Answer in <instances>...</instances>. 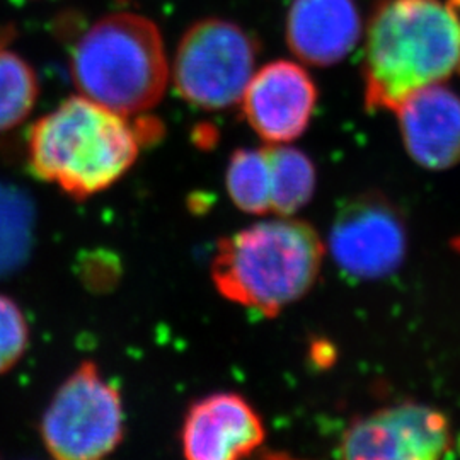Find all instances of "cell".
<instances>
[{
  "mask_svg": "<svg viewBox=\"0 0 460 460\" xmlns=\"http://www.w3.org/2000/svg\"><path fill=\"white\" fill-rule=\"evenodd\" d=\"M444 414L420 404H399L372 412L348 428L340 456L357 460H433L450 448Z\"/></svg>",
  "mask_w": 460,
  "mask_h": 460,
  "instance_id": "obj_8",
  "label": "cell"
},
{
  "mask_svg": "<svg viewBox=\"0 0 460 460\" xmlns=\"http://www.w3.org/2000/svg\"><path fill=\"white\" fill-rule=\"evenodd\" d=\"M123 421L119 391L96 363L84 362L53 395L41 420V438L55 459H102L121 444Z\"/></svg>",
  "mask_w": 460,
  "mask_h": 460,
  "instance_id": "obj_5",
  "label": "cell"
},
{
  "mask_svg": "<svg viewBox=\"0 0 460 460\" xmlns=\"http://www.w3.org/2000/svg\"><path fill=\"white\" fill-rule=\"evenodd\" d=\"M38 98L33 68L19 55L0 47V133L17 127Z\"/></svg>",
  "mask_w": 460,
  "mask_h": 460,
  "instance_id": "obj_16",
  "label": "cell"
},
{
  "mask_svg": "<svg viewBox=\"0 0 460 460\" xmlns=\"http://www.w3.org/2000/svg\"><path fill=\"white\" fill-rule=\"evenodd\" d=\"M28 343L30 328L24 314L13 298L0 296V374L22 358Z\"/></svg>",
  "mask_w": 460,
  "mask_h": 460,
  "instance_id": "obj_17",
  "label": "cell"
},
{
  "mask_svg": "<svg viewBox=\"0 0 460 460\" xmlns=\"http://www.w3.org/2000/svg\"><path fill=\"white\" fill-rule=\"evenodd\" d=\"M226 184L235 207L252 215L271 212V169L268 147L237 148L230 155Z\"/></svg>",
  "mask_w": 460,
  "mask_h": 460,
  "instance_id": "obj_14",
  "label": "cell"
},
{
  "mask_svg": "<svg viewBox=\"0 0 460 460\" xmlns=\"http://www.w3.org/2000/svg\"><path fill=\"white\" fill-rule=\"evenodd\" d=\"M258 47L237 24L226 19H203L180 41L172 79L190 104L218 111L241 102L254 75Z\"/></svg>",
  "mask_w": 460,
  "mask_h": 460,
  "instance_id": "obj_6",
  "label": "cell"
},
{
  "mask_svg": "<svg viewBox=\"0 0 460 460\" xmlns=\"http://www.w3.org/2000/svg\"><path fill=\"white\" fill-rule=\"evenodd\" d=\"M460 72V13L442 0H382L368 22L363 84L368 110H391Z\"/></svg>",
  "mask_w": 460,
  "mask_h": 460,
  "instance_id": "obj_1",
  "label": "cell"
},
{
  "mask_svg": "<svg viewBox=\"0 0 460 460\" xmlns=\"http://www.w3.org/2000/svg\"><path fill=\"white\" fill-rule=\"evenodd\" d=\"M31 199L14 186L0 182V277L26 263L33 244Z\"/></svg>",
  "mask_w": 460,
  "mask_h": 460,
  "instance_id": "obj_15",
  "label": "cell"
},
{
  "mask_svg": "<svg viewBox=\"0 0 460 460\" xmlns=\"http://www.w3.org/2000/svg\"><path fill=\"white\" fill-rule=\"evenodd\" d=\"M266 438L263 421L243 395L217 393L197 401L184 416L181 445L191 460L249 457Z\"/></svg>",
  "mask_w": 460,
  "mask_h": 460,
  "instance_id": "obj_10",
  "label": "cell"
},
{
  "mask_svg": "<svg viewBox=\"0 0 460 460\" xmlns=\"http://www.w3.org/2000/svg\"><path fill=\"white\" fill-rule=\"evenodd\" d=\"M323 260L324 244L313 226L283 217L222 239L212 279L230 302L273 317L313 288Z\"/></svg>",
  "mask_w": 460,
  "mask_h": 460,
  "instance_id": "obj_3",
  "label": "cell"
},
{
  "mask_svg": "<svg viewBox=\"0 0 460 460\" xmlns=\"http://www.w3.org/2000/svg\"><path fill=\"white\" fill-rule=\"evenodd\" d=\"M360 31L353 0H294L287 17V43L309 66L341 62L358 43Z\"/></svg>",
  "mask_w": 460,
  "mask_h": 460,
  "instance_id": "obj_12",
  "label": "cell"
},
{
  "mask_svg": "<svg viewBox=\"0 0 460 460\" xmlns=\"http://www.w3.org/2000/svg\"><path fill=\"white\" fill-rule=\"evenodd\" d=\"M241 102L249 127L263 140L288 144L307 130L317 87L304 66L277 60L254 72Z\"/></svg>",
  "mask_w": 460,
  "mask_h": 460,
  "instance_id": "obj_9",
  "label": "cell"
},
{
  "mask_svg": "<svg viewBox=\"0 0 460 460\" xmlns=\"http://www.w3.org/2000/svg\"><path fill=\"white\" fill-rule=\"evenodd\" d=\"M2 45H4V38L0 36V47H2Z\"/></svg>",
  "mask_w": 460,
  "mask_h": 460,
  "instance_id": "obj_19",
  "label": "cell"
},
{
  "mask_svg": "<svg viewBox=\"0 0 460 460\" xmlns=\"http://www.w3.org/2000/svg\"><path fill=\"white\" fill-rule=\"evenodd\" d=\"M448 2H450V4H452V5H454V7H456V9L460 13V0H448Z\"/></svg>",
  "mask_w": 460,
  "mask_h": 460,
  "instance_id": "obj_18",
  "label": "cell"
},
{
  "mask_svg": "<svg viewBox=\"0 0 460 460\" xmlns=\"http://www.w3.org/2000/svg\"><path fill=\"white\" fill-rule=\"evenodd\" d=\"M154 133V127L146 130L91 99L74 96L34 123L30 165L40 180L84 199L127 174Z\"/></svg>",
  "mask_w": 460,
  "mask_h": 460,
  "instance_id": "obj_2",
  "label": "cell"
},
{
  "mask_svg": "<svg viewBox=\"0 0 460 460\" xmlns=\"http://www.w3.org/2000/svg\"><path fill=\"white\" fill-rule=\"evenodd\" d=\"M406 150L418 164L440 171L460 163V98L431 84L404 99L397 110Z\"/></svg>",
  "mask_w": 460,
  "mask_h": 460,
  "instance_id": "obj_11",
  "label": "cell"
},
{
  "mask_svg": "<svg viewBox=\"0 0 460 460\" xmlns=\"http://www.w3.org/2000/svg\"><path fill=\"white\" fill-rule=\"evenodd\" d=\"M331 254L346 275L377 279L391 275L406 254V230L394 208L377 197L348 201L334 218Z\"/></svg>",
  "mask_w": 460,
  "mask_h": 460,
  "instance_id": "obj_7",
  "label": "cell"
},
{
  "mask_svg": "<svg viewBox=\"0 0 460 460\" xmlns=\"http://www.w3.org/2000/svg\"><path fill=\"white\" fill-rule=\"evenodd\" d=\"M271 169V212L288 217L304 208L315 190L313 161L298 148L268 147Z\"/></svg>",
  "mask_w": 460,
  "mask_h": 460,
  "instance_id": "obj_13",
  "label": "cell"
},
{
  "mask_svg": "<svg viewBox=\"0 0 460 460\" xmlns=\"http://www.w3.org/2000/svg\"><path fill=\"white\" fill-rule=\"evenodd\" d=\"M70 72L84 98L118 115L146 113L163 99L169 81L161 31L132 13L102 17L74 45Z\"/></svg>",
  "mask_w": 460,
  "mask_h": 460,
  "instance_id": "obj_4",
  "label": "cell"
}]
</instances>
